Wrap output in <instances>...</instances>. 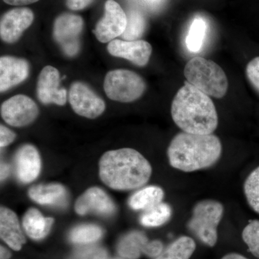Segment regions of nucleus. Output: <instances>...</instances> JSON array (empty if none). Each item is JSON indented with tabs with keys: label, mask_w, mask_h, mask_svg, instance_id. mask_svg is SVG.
<instances>
[{
	"label": "nucleus",
	"mask_w": 259,
	"mask_h": 259,
	"mask_svg": "<svg viewBox=\"0 0 259 259\" xmlns=\"http://www.w3.org/2000/svg\"><path fill=\"white\" fill-rule=\"evenodd\" d=\"M164 192L161 187L150 186L138 191L129 199V205L135 210H148L161 203Z\"/></svg>",
	"instance_id": "21"
},
{
	"label": "nucleus",
	"mask_w": 259,
	"mask_h": 259,
	"mask_svg": "<svg viewBox=\"0 0 259 259\" xmlns=\"http://www.w3.org/2000/svg\"><path fill=\"white\" fill-rule=\"evenodd\" d=\"M107 259V258H106ZM110 259H119V258H110Z\"/></svg>",
	"instance_id": "38"
},
{
	"label": "nucleus",
	"mask_w": 259,
	"mask_h": 259,
	"mask_svg": "<svg viewBox=\"0 0 259 259\" xmlns=\"http://www.w3.org/2000/svg\"><path fill=\"white\" fill-rule=\"evenodd\" d=\"M244 193L250 207L259 214V166L245 180Z\"/></svg>",
	"instance_id": "27"
},
{
	"label": "nucleus",
	"mask_w": 259,
	"mask_h": 259,
	"mask_svg": "<svg viewBox=\"0 0 259 259\" xmlns=\"http://www.w3.org/2000/svg\"><path fill=\"white\" fill-rule=\"evenodd\" d=\"M70 105L77 115L89 119H95L105 112L106 105L88 84L74 81L70 87Z\"/></svg>",
	"instance_id": "8"
},
{
	"label": "nucleus",
	"mask_w": 259,
	"mask_h": 259,
	"mask_svg": "<svg viewBox=\"0 0 259 259\" xmlns=\"http://www.w3.org/2000/svg\"><path fill=\"white\" fill-rule=\"evenodd\" d=\"M127 25V15L115 0H107L105 14L95 27V36L99 41L106 44L123 34Z\"/></svg>",
	"instance_id": "10"
},
{
	"label": "nucleus",
	"mask_w": 259,
	"mask_h": 259,
	"mask_svg": "<svg viewBox=\"0 0 259 259\" xmlns=\"http://www.w3.org/2000/svg\"><path fill=\"white\" fill-rule=\"evenodd\" d=\"M110 55L127 59L136 66L143 67L148 64L152 54V47L144 40H112L107 47Z\"/></svg>",
	"instance_id": "14"
},
{
	"label": "nucleus",
	"mask_w": 259,
	"mask_h": 259,
	"mask_svg": "<svg viewBox=\"0 0 259 259\" xmlns=\"http://www.w3.org/2000/svg\"><path fill=\"white\" fill-rule=\"evenodd\" d=\"M28 61L22 58L4 56L0 58V92L5 93L28 79Z\"/></svg>",
	"instance_id": "16"
},
{
	"label": "nucleus",
	"mask_w": 259,
	"mask_h": 259,
	"mask_svg": "<svg viewBox=\"0 0 259 259\" xmlns=\"http://www.w3.org/2000/svg\"><path fill=\"white\" fill-rule=\"evenodd\" d=\"M146 2H148L150 4H157L158 3H159L161 0H146Z\"/></svg>",
	"instance_id": "37"
},
{
	"label": "nucleus",
	"mask_w": 259,
	"mask_h": 259,
	"mask_svg": "<svg viewBox=\"0 0 259 259\" xmlns=\"http://www.w3.org/2000/svg\"><path fill=\"white\" fill-rule=\"evenodd\" d=\"M75 210L80 215L95 213L98 215L109 217L115 212L116 206L103 190L98 187H92L76 200Z\"/></svg>",
	"instance_id": "15"
},
{
	"label": "nucleus",
	"mask_w": 259,
	"mask_h": 259,
	"mask_svg": "<svg viewBox=\"0 0 259 259\" xmlns=\"http://www.w3.org/2000/svg\"><path fill=\"white\" fill-rule=\"evenodd\" d=\"M107 256L105 248L90 245L75 250L68 259H106Z\"/></svg>",
	"instance_id": "29"
},
{
	"label": "nucleus",
	"mask_w": 259,
	"mask_h": 259,
	"mask_svg": "<svg viewBox=\"0 0 259 259\" xmlns=\"http://www.w3.org/2000/svg\"><path fill=\"white\" fill-rule=\"evenodd\" d=\"M184 74L187 82L209 97L223 98L228 92L226 73L213 61L199 56L192 58L186 64Z\"/></svg>",
	"instance_id": "4"
},
{
	"label": "nucleus",
	"mask_w": 259,
	"mask_h": 259,
	"mask_svg": "<svg viewBox=\"0 0 259 259\" xmlns=\"http://www.w3.org/2000/svg\"><path fill=\"white\" fill-rule=\"evenodd\" d=\"M207 30V23L203 18L197 17L194 19L186 38V45L190 52L198 53L201 50Z\"/></svg>",
	"instance_id": "24"
},
{
	"label": "nucleus",
	"mask_w": 259,
	"mask_h": 259,
	"mask_svg": "<svg viewBox=\"0 0 259 259\" xmlns=\"http://www.w3.org/2000/svg\"><path fill=\"white\" fill-rule=\"evenodd\" d=\"M0 236L12 249L20 250L25 244V236L20 228L18 216L5 207L0 209Z\"/></svg>",
	"instance_id": "18"
},
{
	"label": "nucleus",
	"mask_w": 259,
	"mask_h": 259,
	"mask_svg": "<svg viewBox=\"0 0 259 259\" xmlns=\"http://www.w3.org/2000/svg\"><path fill=\"white\" fill-rule=\"evenodd\" d=\"M16 138V135L11 130L5 127V125H0V146L1 148L9 146Z\"/></svg>",
	"instance_id": "31"
},
{
	"label": "nucleus",
	"mask_w": 259,
	"mask_h": 259,
	"mask_svg": "<svg viewBox=\"0 0 259 259\" xmlns=\"http://www.w3.org/2000/svg\"><path fill=\"white\" fill-rule=\"evenodd\" d=\"M163 250L161 241H150L144 233L140 231L127 233L121 238L117 246L119 255L127 259H139L143 254L155 258Z\"/></svg>",
	"instance_id": "11"
},
{
	"label": "nucleus",
	"mask_w": 259,
	"mask_h": 259,
	"mask_svg": "<svg viewBox=\"0 0 259 259\" xmlns=\"http://www.w3.org/2000/svg\"><path fill=\"white\" fill-rule=\"evenodd\" d=\"M83 29V20L79 15L65 13L56 18L53 36L63 53L68 57H74L81 49L80 36Z\"/></svg>",
	"instance_id": "7"
},
{
	"label": "nucleus",
	"mask_w": 259,
	"mask_h": 259,
	"mask_svg": "<svg viewBox=\"0 0 259 259\" xmlns=\"http://www.w3.org/2000/svg\"><path fill=\"white\" fill-rule=\"evenodd\" d=\"M102 230L93 224L81 225L76 227L69 234L70 241L76 244H90L100 239Z\"/></svg>",
	"instance_id": "26"
},
{
	"label": "nucleus",
	"mask_w": 259,
	"mask_h": 259,
	"mask_svg": "<svg viewBox=\"0 0 259 259\" xmlns=\"http://www.w3.org/2000/svg\"><path fill=\"white\" fill-rule=\"evenodd\" d=\"M38 107L30 97L18 95L5 100L1 105V115L8 125L21 127L36 120Z\"/></svg>",
	"instance_id": "9"
},
{
	"label": "nucleus",
	"mask_w": 259,
	"mask_h": 259,
	"mask_svg": "<svg viewBox=\"0 0 259 259\" xmlns=\"http://www.w3.org/2000/svg\"><path fill=\"white\" fill-rule=\"evenodd\" d=\"M127 25L121 37L124 40H141L147 27V22L139 10L131 9L127 11Z\"/></svg>",
	"instance_id": "23"
},
{
	"label": "nucleus",
	"mask_w": 259,
	"mask_h": 259,
	"mask_svg": "<svg viewBox=\"0 0 259 259\" xmlns=\"http://www.w3.org/2000/svg\"><path fill=\"white\" fill-rule=\"evenodd\" d=\"M221 259H248L245 258V256L242 255L241 254H238V253H228L224 256Z\"/></svg>",
	"instance_id": "36"
},
{
	"label": "nucleus",
	"mask_w": 259,
	"mask_h": 259,
	"mask_svg": "<svg viewBox=\"0 0 259 259\" xmlns=\"http://www.w3.org/2000/svg\"><path fill=\"white\" fill-rule=\"evenodd\" d=\"M33 12L28 8L10 10L2 16L0 21V37L7 44H15L32 25Z\"/></svg>",
	"instance_id": "13"
},
{
	"label": "nucleus",
	"mask_w": 259,
	"mask_h": 259,
	"mask_svg": "<svg viewBox=\"0 0 259 259\" xmlns=\"http://www.w3.org/2000/svg\"><path fill=\"white\" fill-rule=\"evenodd\" d=\"M28 193L32 200L42 205L65 207L67 203V192L59 184L34 186Z\"/></svg>",
	"instance_id": "19"
},
{
	"label": "nucleus",
	"mask_w": 259,
	"mask_h": 259,
	"mask_svg": "<svg viewBox=\"0 0 259 259\" xmlns=\"http://www.w3.org/2000/svg\"><path fill=\"white\" fill-rule=\"evenodd\" d=\"M151 174L149 162L133 148L107 151L100 159V179L113 190L139 189L147 183Z\"/></svg>",
	"instance_id": "2"
},
{
	"label": "nucleus",
	"mask_w": 259,
	"mask_h": 259,
	"mask_svg": "<svg viewBox=\"0 0 259 259\" xmlns=\"http://www.w3.org/2000/svg\"><path fill=\"white\" fill-rule=\"evenodd\" d=\"M242 238L252 254L259 258V221H250L243 229Z\"/></svg>",
	"instance_id": "28"
},
{
	"label": "nucleus",
	"mask_w": 259,
	"mask_h": 259,
	"mask_svg": "<svg viewBox=\"0 0 259 259\" xmlns=\"http://www.w3.org/2000/svg\"><path fill=\"white\" fill-rule=\"evenodd\" d=\"M0 175H1V181H4L8 178L10 175V166L7 163H1V171H0Z\"/></svg>",
	"instance_id": "34"
},
{
	"label": "nucleus",
	"mask_w": 259,
	"mask_h": 259,
	"mask_svg": "<svg viewBox=\"0 0 259 259\" xmlns=\"http://www.w3.org/2000/svg\"><path fill=\"white\" fill-rule=\"evenodd\" d=\"M15 173L23 183H30L38 177L41 160L36 148L30 144L19 148L15 156Z\"/></svg>",
	"instance_id": "17"
},
{
	"label": "nucleus",
	"mask_w": 259,
	"mask_h": 259,
	"mask_svg": "<svg viewBox=\"0 0 259 259\" xmlns=\"http://www.w3.org/2000/svg\"><path fill=\"white\" fill-rule=\"evenodd\" d=\"M60 73L54 66L42 68L37 82V97L44 105L63 106L67 101V92L60 88Z\"/></svg>",
	"instance_id": "12"
},
{
	"label": "nucleus",
	"mask_w": 259,
	"mask_h": 259,
	"mask_svg": "<svg viewBox=\"0 0 259 259\" xmlns=\"http://www.w3.org/2000/svg\"><path fill=\"white\" fill-rule=\"evenodd\" d=\"M171 207L166 203L158 204L152 208L145 211L141 216V224L146 227H158L163 226L169 221L171 217Z\"/></svg>",
	"instance_id": "25"
},
{
	"label": "nucleus",
	"mask_w": 259,
	"mask_h": 259,
	"mask_svg": "<svg viewBox=\"0 0 259 259\" xmlns=\"http://www.w3.org/2000/svg\"><path fill=\"white\" fill-rule=\"evenodd\" d=\"M146 90V83L140 75L127 69L109 71L104 81L107 97L116 102L128 103L139 100Z\"/></svg>",
	"instance_id": "6"
},
{
	"label": "nucleus",
	"mask_w": 259,
	"mask_h": 259,
	"mask_svg": "<svg viewBox=\"0 0 259 259\" xmlns=\"http://www.w3.org/2000/svg\"><path fill=\"white\" fill-rule=\"evenodd\" d=\"M94 0H66V6L69 10H81L93 3Z\"/></svg>",
	"instance_id": "32"
},
{
	"label": "nucleus",
	"mask_w": 259,
	"mask_h": 259,
	"mask_svg": "<svg viewBox=\"0 0 259 259\" xmlns=\"http://www.w3.org/2000/svg\"><path fill=\"white\" fill-rule=\"evenodd\" d=\"M174 122L187 134L209 135L217 129L218 116L210 97L186 81L171 103Z\"/></svg>",
	"instance_id": "1"
},
{
	"label": "nucleus",
	"mask_w": 259,
	"mask_h": 259,
	"mask_svg": "<svg viewBox=\"0 0 259 259\" xmlns=\"http://www.w3.org/2000/svg\"><path fill=\"white\" fill-rule=\"evenodd\" d=\"M224 212L221 202L204 199L195 204L187 228L204 244L209 247L218 241V227Z\"/></svg>",
	"instance_id": "5"
},
{
	"label": "nucleus",
	"mask_w": 259,
	"mask_h": 259,
	"mask_svg": "<svg viewBox=\"0 0 259 259\" xmlns=\"http://www.w3.org/2000/svg\"><path fill=\"white\" fill-rule=\"evenodd\" d=\"M196 249L192 238L182 236L163 248L161 254L153 259H190Z\"/></svg>",
	"instance_id": "22"
},
{
	"label": "nucleus",
	"mask_w": 259,
	"mask_h": 259,
	"mask_svg": "<svg viewBox=\"0 0 259 259\" xmlns=\"http://www.w3.org/2000/svg\"><path fill=\"white\" fill-rule=\"evenodd\" d=\"M10 257H11V253L2 245L1 248H0V258L9 259Z\"/></svg>",
	"instance_id": "35"
},
{
	"label": "nucleus",
	"mask_w": 259,
	"mask_h": 259,
	"mask_svg": "<svg viewBox=\"0 0 259 259\" xmlns=\"http://www.w3.org/2000/svg\"><path fill=\"white\" fill-rule=\"evenodd\" d=\"M54 223L52 218H45L37 209H29L23 217V225L25 233L33 240L44 239L50 233Z\"/></svg>",
	"instance_id": "20"
},
{
	"label": "nucleus",
	"mask_w": 259,
	"mask_h": 259,
	"mask_svg": "<svg viewBox=\"0 0 259 259\" xmlns=\"http://www.w3.org/2000/svg\"><path fill=\"white\" fill-rule=\"evenodd\" d=\"M245 72L248 81L259 93V56L248 63Z\"/></svg>",
	"instance_id": "30"
},
{
	"label": "nucleus",
	"mask_w": 259,
	"mask_h": 259,
	"mask_svg": "<svg viewBox=\"0 0 259 259\" xmlns=\"http://www.w3.org/2000/svg\"><path fill=\"white\" fill-rule=\"evenodd\" d=\"M217 136L182 132L175 136L167 150L170 165L184 172H193L215 164L222 154Z\"/></svg>",
	"instance_id": "3"
},
{
	"label": "nucleus",
	"mask_w": 259,
	"mask_h": 259,
	"mask_svg": "<svg viewBox=\"0 0 259 259\" xmlns=\"http://www.w3.org/2000/svg\"><path fill=\"white\" fill-rule=\"evenodd\" d=\"M6 4L15 5V6H23L37 3L39 0H3Z\"/></svg>",
	"instance_id": "33"
}]
</instances>
